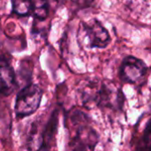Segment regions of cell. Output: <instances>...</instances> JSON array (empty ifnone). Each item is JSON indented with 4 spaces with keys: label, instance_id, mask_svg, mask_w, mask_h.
Wrapping results in <instances>:
<instances>
[{
    "label": "cell",
    "instance_id": "1",
    "mask_svg": "<svg viewBox=\"0 0 151 151\" xmlns=\"http://www.w3.org/2000/svg\"><path fill=\"white\" fill-rule=\"evenodd\" d=\"M70 119L75 131V135L71 142L72 149L94 150L98 142V134L88 126L87 115L80 111H75Z\"/></svg>",
    "mask_w": 151,
    "mask_h": 151
},
{
    "label": "cell",
    "instance_id": "2",
    "mask_svg": "<svg viewBox=\"0 0 151 151\" xmlns=\"http://www.w3.org/2000/svg\"><path fill=\"white\" fill-rule=\"evenodd\" d=\"M42 98V90L35 83H28L17 94L14 111L19 119L34 114L40 107Z\"/></svg>",
    "mask_w": 151,
    "mask_h": 151
},
{
    "label": "cell",
    "instance_id": "3",
    "mask_svg": "<svg viewBox=\"0 0 151 151\" xmlns=\"http://www.w3.org/2000/svg\"><path fill=\"white\" fill-rule=\"evenodd\" d=\"M146 64L133 56L127 57L120 66V78L126 83L134 84L144 78L147 73Z\"/></svg>",
    "mask_w": 151,
    "mask_h": 151
},
{
    "label": "cell",
    "instance_id": "4",
    "mask_svg": "<svg viewBox=\"0 0 151 151\" xmlns=\"http://www.w3.org/2000/svg\"><path fill=\"white\" fill-rule=\"evenodd\" d=\"M83 27L88 38L90 48L104 49L109 45L111 42L110 34L99 20L92 19L91 20L84 23Z\"/></svg>",
    "mask_w": 151,
    "mask_h": 151
},
{
    "label": "cell",
    "instance_id": "5",
    "mask_svg": "<svg viewBox=\"0 0 151 151\" xmlns=\"http://www.w3.org/2000/svg\"><path fill=\"white\" fill-rule=\"evenodd\" d=\"M17 88L16 74L10 61L0 57V96H8L13 93Z\"/></svg>",
    "mask_w": 151,
    "mask_h": 151
},
{
    "label": "cell",
    "instance_id": "6",
    "mask_svg": "<svg viewBox=\"0 0 151 151\" xmlns=\"http://www.w3.org/2000/svg\"><path fill=\"white\" fill-rule=\"evenodd\" d=\"M58 111L55 110L48 123L46 124L42 134H41V146L39 150H49L52 147L55 142V136L58 132Z\"/></svg>",
    "mask_w": 151,
    "mask_h": 151
},
{
    "label": "cell",
    "instance_id": "7",
    "mask_svg": "<svg viewBox=\"0 0 151 151\" xmlns=\"http://www.w3.org/2000/svg\"><path fill=\"white\" fill-rule=\"evenodd\" d=\"M32 15L35 19L42 21L45 20L50 12V5L48 0H30Z\"/></svg>",
    "mask_w": 151,
    "mask_h": 151
},
{
    "label": "cell",
    "instance_id": "8",
    "mask_svg": "<svg viewBox=\"0 0 151 151\" xmlns=\"http://www.w3.org/2000/svg\"><path fill=\"white\" fill-rule=\"evenodd\" d=\"M12 11L19 17H27L32 14L30 0H11Z\"/></svg>",
    "mask_w": 151,
    "mask_h": 151
},
{
    "label": "cell",
    "instance_id": "9",
    "mask_svg": "<svg viewBox=\"0 0 151 151\" xmlns=\"http://www.w3.org/2000/svg\"><path fill=\"white\" fill-rule=\"evenodd\" d=\"M151 135V118L148 120L147 124H146V127L144 128V133H143V141L146 142L150 139Z\"/></svg>",
    "mask_w": 151,
    "mask_h": 151
}]
</instances>
